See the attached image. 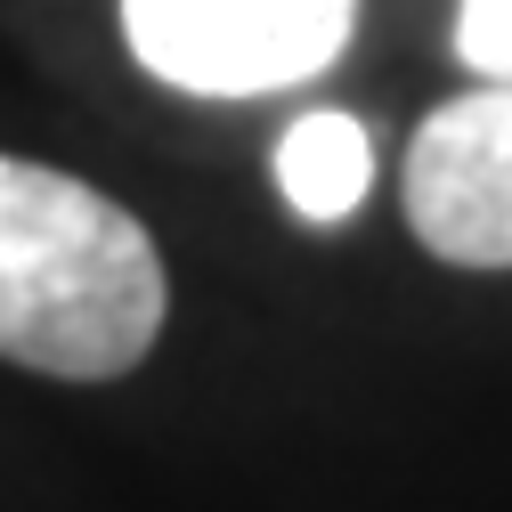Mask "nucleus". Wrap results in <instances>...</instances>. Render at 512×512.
Listing matches in <instances>:
<instances>
[{
  "instance_id": "obj_5",
  "label": "nucleus",
  "mask_w": 512,
  "mask_h": 512,
  "mask_svg": "<svg viewBox=\"0 0 512 512\" xmlns=\"http://www.w3.org/2000/svg\"><path fill=\"white\" fill-rule=\"evenodd\" d=\"M456 57L480 82H512V0H464L456 9Z\"/></svg>"
},
{
  "instance_id": "obj_4",
  "label": "nucleus",
  "mask_w": 512,
  "mask_h": 512,
  "mask_svg": "<svg viewBox=\"0 0 512 512\" xmlns=\"http://www.w3.org/2000/svg\"><path fill=\"white\" fill-rule=\"evenodd\" d=\"M277 187L301 220H350L374 187V147L350 114H301L277 139Z\"/></svg>"
},
{
  "instance_id": "obj_2",
  "label": "nucleus",
  "mask_w": 512,
  "mask_h": 512,
  "mask_svg": "<svg viewBox=\"0 0 512 512\" xmlns=\"http://www.w3.org/2000/svg\"><path fill=\"white\" fill-rule=\"evenodd\" d=\"M358 0H122L131 57L196 98H261L326 74Z\"/></svg>"
},
{
  "instance_id": "obj_1",
  "label": "nucleus",
  "mask_w": 512,
  "mask_h": 512,
  "mask_svg": "<svg viewBox=\"0 0 512 512\" xmlns=\"http://www.w3.org/2000/svg\"><path fill=\"white\" fill-rule=\"evenodd\" d=\"M163 317V252L106 187L0 155V358L57 382H114L155 350Z\"/></svg>"
},
{
  "instance_id": "obj_3",
  "label": "nucleus",
  "mask_w": 512,
  "mask_h": 512,
  "mask_svg": "<svg viewBox=\"0 0 512 512\" xmlns=\"http://www.w3.org/2000/svg\"><path fill=\"white\" fill-rule=\"evenodd\" d=\"M407 228L456 269H512V82L447 98L415 131Z\"/></svg>"
}]
</instances>
